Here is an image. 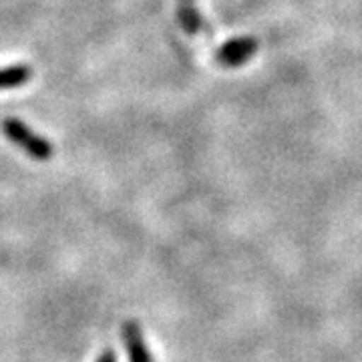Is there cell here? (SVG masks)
<instances>
[{
	"label": "cell",
	"mask_w": 362,
	"mask_h": 362,
	"mask_svg": "<svg viewBox=\"0 0 362 362\" xmlns=\"http://www.w3.org/2000/svg\"><path fill=\"white\" fill-rule=\"evenodd\" d=\"M2 131L18 149H23L26 156L37 159V161H49L54 153L52 143L47 141L45 137H40L39 133H35L21 119H13V117L4 119Z\"/></svg>",
	"instance_id": "cell-1"
},
{
	"label": "cell",
	"mask_w": 362,
	"mask_h": 362,
	"mask_svg": "<svg viewBox=\"0 0 362 362\" xmlns=\"http://www.w3.org/2000/svg\"><path fill=\"white\" fill-rule=\"evenodd\" d=\"M256 52H258V40L254 37H240L223 42L216 52V61L226 69H238L246 65Z\"/></svg>",
	"instance_id": "cell-2"
},
{
	"label": "cell",
	"mask_w": 362,
	"mask_h": 362,
	"mask_svg": "<svg viewBox=\"0 0 362 362\" xmlns=\"http://www.w3.org/2000/svg\"><path fill=\"white\" fill-rule=\"evenodd\" d=\"M121 340L127 350V358L129 362H156L151 356V350L147 346L143 330L135 320H127L121 326Z\"/></svg>",
	"instance_id": "cell-3"
},
{
	"label": "cell",
	"mask_w": 362,
	"mask_h": 362,
	"mask_svg": "<svg viewBox=\"0 0 362 362\" xmlns=\"http://www.w3.org/2000/svg\"><path fill=\"white\" fill-rule=\"evenodd\" d=\"M177 23H180L181 28H183L189 37L199 35L202 28L206 26L204 16H202L199 11L195 8V4H180V6H177Z\"/></svg>",
	"instance_id": "cell-4"
},
{
	"label": "cell",
	"mask_w": 362,
	"mask_h": 362,
	"mask_svg": "<svg viewBox=\"0 0 362 362\" xmlns=\"http://www.w3.org/2000/svg\"><path fill=\"white\" fill-rule=\"evenodd\" d=\"M33 77V69L26 65H13L0 69V90L23 87Z\"/></svg>",
	"instance_id": "cell-5"
},
{
	"label": "cell",
	"mask_w": 362,
	"mask_h": 362,
	"mask_svg": "<svg viewBox=\"0 0 362 362\" xmlns=\"http://www.w3.org/2000/svg\"><path fill=\"white\" fill-rule=\"evenodd\" d=\"M95 362H119V361H117L115 350L107 349V350H103L101 354H99V358H97Z\"/></svg>",
	"instance_id": "cell-6"
},
{
	"label": "cell",
	"mask_w": 362,
	"mask_h": 362,
	"mask_svg": "<svg viewBox=\"0 0 362 362\" xmlns=\"http://www.w3.org/2000/svg\"><path fill=\"white\" fill-rule=\"evenodd\" d=\"M180 4H194V0H180Z\"/></svg>",
	"instance_id": "cell-7"
}]
</instances>
